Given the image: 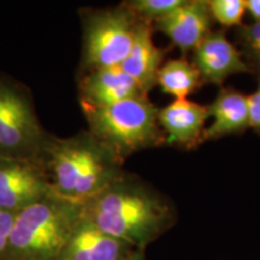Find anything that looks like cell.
<instances>
[{
	"label": "cell",
	"instance_id": "6da1fadb",
	"mask_svg": "<svg viewBox=\"0 0 260 260\" xmlns=\"http://www.w3.org/2000/svg\"><path fill=\"white\" fill-rule=\"evenodd\" d=\"M82 217L103 233L141 251L170 228L175 218L161 197L123 178L84 201Z\"/></svg>",
	"mask_w": 260,
	"mask_h": 260
},
{
	"label": "cell",
	"instance_id": "7a4b0ae2",
	"mask_svg": "<svg viewBox=\"0 0 260 260\" xmlns=\"http://www.w3.org/2000/svg\"><path fill=\"white\" fill-rule=\"evenodd\" d=\"M82 217V204L56 190L16 213L5 255L10 260H58Z\"/></svg>",
	"mask_w": 260,
	"mask_h": 260
},
{
	"label": "cell",
	"instance_id": "3957f363",
	"mask_svg": "<svg viewBox=\"0 0 260 260\" xmlns=\"http://www.w3.org/2000/svg\"><path fill=\"white\" fill-rule=\"evenodd\" d=\"M82 109L92 138L116 160L165 141L159 128L158 110L147 95L102 107L82 105Z\"/></svg>",
	"mask_w": 260,
	"mask_h": 260
},
{
	"label": "cell",
	"instance_id": "277c9868",
	"mask_svg": "<svg viewBox=\"0 0 260 260\" xmlns=\"http://www.w3.org/2000/svg\"><path fill=\"white\" fill-rule=\"evenodd\" d=\"M138 24L139 18L125 5L90 14L84 22V67H121L134 44Z\"/></svg>",
	"mask_w": 260,
	"mask_h": 260
},
{
	"label": "cell",
	"instance_id": "5b68a950",
	"mask_svg": "<svg viewBox=\"0 0 260 260\" xmlns=\"http://www.w3.org/2000/svg\"><path fill=\"white\" fill-rule=\"evenodd\" d=\"M42 144L30 100L14 84L0 81V157L25 159Z\"/></svg>",
	"mask_w": 260,
	"mask_h": 260
},
{
	"label": "cell",
	"instance_id": "8992f818",
	"mask_svg": "<svg viewBox=\"0 0 260 260\" xmlns=\"http://www.w3.org/2000/svg\"><path fill=\"white\" fill-rule=\"evenodd\" d=\"M56 191L27 159L0 157V209L17 213Z\"/></svg>",
	"mask_w": 260,
	"mask_h": 260
},
{
	"label": "cell",
	"instance_id": "52a82bcc",
	"mask_svg": "<svg viewBox=\"0 0 260 260\" xmlns=\"http://www.w3.org/2000/svg\"><path fill=\"white\" fill-rule=\"evenodd\" d=\"M193 51L194 65L204 82L222 84L232 75L251 70L224 30L210 31Z\"/></svg>",
	"mask_w": 260,
	"mask_h": 260
},
{
	"label": "cell",
	"instance_id": "ba28073f",
	"mask_svg": "<svg viewBox=\"0 0 260 260\" xmlns=\"http://www.w3.org/2000/svg\"><path fill=\"white\" fill-rule=\"evenodd\" d=\"M212 19L209 3L205 0H184L183 4L158 19L155 24L172 44L186 53L194 50L211 31Z\"/></svg>",
	"mask_w": 260,
	"mask_h": 260
},
{
	"label": "cell",
	"instance_id": "9c48e42d",
	"mask_svg": "<svg viewBox=\"0 0 260 260\" xmlns=\"http://www.w3.org/2000/svg\"><path fill=\"white\" fill-rule=\"evenodd\" d=\"M99 148L100 145L92 135L87 139L67 140L51 148L50 168L58 193L74 200L77 182Z\"/></svg>",
	"mask_w": 260,
	"mask_h": 260
},
{
	"label": "cell",
	"instance_id": "30bf717a",
	"mask_svg": "<svg viewBox=\"0 0 260 260\" xmlns=\"http://www.w3.org/2000/svg\"><path fill=\"white\" fill-rule=\"evenodd\" d=\"M81 104L102 107L122 100L147 95L121 67L90 70L80 86Z\"/></svg>",
	"mask_w": 260,
	"mask_h": 260
},
{
	"label": "cell",
	"instance_id": "8fae6325",
	"mask_svg": "<svg viewBox=\"0 0 260 260\" xmlns=\"http://www.w3.org/2000/svg\"><path fill=\"white\" fill-rule=\"evenodd\" d=\"M207 106L188 99H175L158 111V123L170 145L193 147L203 142L205 123L209 118Z\"/></svg>",
	"mask_w": 260,
	"mask_h": 260
},
{
	"label": "cell",
	"instance_id": "7c38bea8",
	"mask_svg": "<svg viewBox=\"0 0 260 260\" xmlns=\"http://www.w3.org/2000/svg\"><path fill=\"white\" fill-rule=\"evenodd\" d=\"M138 249L103 233L81 217L58 260H121Z\"/></svg>",
	"mask_w": 260,
	"mask_h": 260
},
{
	"label": "cell",
	"instance_id": "4fadbf2b",
	"mask_svg": "<svg viewBox=\"0 0 260 260\" xmlns=\"http://www.w3.org/2000/svg\"><path fill=\"white\" fill-rule=\"evenodd\" d=\"M151 24L139 19L134 44L129 56L121 65L122 69L139 83L146 94L157 83L164 57L162 51L155 46L152 38L153 29Z\"/></svg>",
	"mask_w": 260,
	"mask_h": 260
},
{
	"label": "cell",
	"instance_id": "5bb4252c",
	"mask_svg": "<svg viewBox=\"0 0 260 260\" xmlns=\"http://www.w3.org/2000/svg\"><path fill=\"white\" fill-rule=\"evenodd\" d=\"M207 110L213 122L205 128L203 141L243 132L249 126L248 95L234 88L220 89Z\"/></svg>",
	"mask_w": 260,
	"mask_h": 260
},
{
	"label": "cell",
	"instance_id": "9a60e30c",
	"mask_svg": "<svg viewBox=\"0 0 260 260\" xmlns=\"http://www.w3.org/2000/svg\"><path fill=\"white\" fill-rule=\"evenodd\" d=\"M201 82L199 70L186 58L171 59L162 64L157 79L162 92L176 99H187L199 88Z\"/></svg>",
	"mask_w": 260,
	"mask_h": 260
},
{
	"label": "cell",
	"instance_id": "2e32d148",
	"mask_svg": "<svg viewBox=\"0 0 260 260\" xmlns=\"http://www.w3.org/2000/svg\"><path fill=\"white\" fill-rule=\"evenodd\" d=\"M184 0H133L125 6L141 21L153 23L172 10L183 4Z\"/></svg>",
	"mask_w": 260,
	"mask_h": 260
},
{
	"label": "cell",
	"instance_id": "e0dca14e",
	"mask_svg": "<svg viewBox=\"0 0 260 260\" xmlns=\"http://www.w3.org/2000/svg\"><path fill=\"white\" fill-rule=\"evenodd\" d=\"M207 3L214 21L224 27H241L246 14L245 0H210Z\"/></svg>",
	"mask_w": 260,
	"mask_h": 260
},
{
	"label": "cell",
	"instance_id": "ac0fdd59",
	"mask_svg": "<svg viewBox=\"0 0 260 260\" xmlns=\"http://www.w3.org/2000/svg\"><path fill=\"white\" fill-rule=\"evenodd\" d=\"M243 45L247 47L249 53L252 54L255 60L260 58V23L254 22L253 24L242 25L240 28Z\"/></svg>",
	"mask_w": 260,
	"mask_h": 260
},
{
	"label": "cell",
	"instance_id": "d6986e66",
	"mask_svg": "<svg viewBox=\"0 0 260 260\" xmlns=\"http://www.w3.org/2000/svg\"><path fill=\"white\" fill-rule=\"evenodd\" d=\"M16 213L0 209V258L5 255Z\"/></svg>",
	"mask_w": 260,
	"mask_h": 260
},
{
	"label": "cell",
	"instance_id": "ffe728a7",
	"mask_svg": "<svg viewBox=\"0 0 260 260\" xmlns=\"http://www.w3.org/2000/svg\"><path fill=\"white\" fill-rule=\"evenodd\" d=\"M249 105V126L260 132V77L259 86L251 95H248Z\"/></svg>",
	"mask_w": 260,
	"mask_h": 260
},
{
	"label": "cell",
	"instance_id": "44dd1931",
	"mask_svg": "<svg viewBox=\"0 0 260 260\" xmlns=\"http://www.w3.org/2000/svg\"><path fill=\"white\" fill-rule=\"evenodd\" d=\"M246 11H248L255 22L260 23V0H245Z\"/></svg>",
	"mask_w": 260,
	"mask_h": 260
},
{
	"label": "cell",
	"instance_id": "7402d4cb",
	"mask_svg": "<svg viewBox=\"0 0 260 260\" xmlns=\"http://www.w3.org/2000/svg\"><path fill=\"white\" fill-rule=\"evenodd\" d=\"M121 260H146V259L144 256V252H142L141 249H138V251L133 252L132 254H129L128 256H125V258H123Z\"/></svg>",
	"mask_w": 260,
	"mask_h": 260
}]
</instances>
